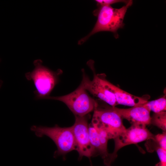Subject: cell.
Masks as SVG:
<instances>
[{"label": "cell", "mask_w": 166, "mask_h": 166, "mask_svg": "<svg viewBox=\"0 0 166 166\" xmlns=\"http://www.w3.org/2000/svg\"><path fill=\"white\" fill-rule=\"evenodd\" d=\"M132 3V0H129L127 4L119 9L113 8L111 6H98L93 12L97 17L95 25L89 34L78 41V44H82L92 35L101 31L111 32L114 34L116 38H118L119 35L117 31L124 26L123 20L125 15Z\"/></svg>", "instance_id": "obj_1"}, {"label": "cell", "mask_w": 166, "mask_h": 166, "mask_svg": "<svg viewBox=\"0 0 166 166\" xmlns=\"http://www.w3.org/2000/svg\"><path fill=\"white\" fill-rule=\"evenodd\" d=\"M96 100L91 123L106 132L109 139H114L126 129L122 118L114 109V107L101 103Z\"/></svg>", "instance_id": "obj_2"}, {"label": "cell", "mask_w": 166, "mask_h": 166, "mask_svg": "<svg viewBox=\"0 0 166 166\" xmlns=\"http://www.w3.org/2000/svg\"><path fill=\"white\" fill-rule=\"evenodd\" d=\"M35 66L31 72L26 73L25 77L28 81H33L35 90L34 91L36 100L45 99L48 97L59 81L62 71H53L42 65L41 60L34 61Z\"/></svg>", "instance_id": "obj_3"}, {"label": "cell", "mask_w": 166, "mask_h": 166, "mask_svg": "<svg viewBox=\"0 0 166 166\" xmlns=\"http://www.w3.org/2000/svg\"><path fill=\"white\" fill-rule=\"evenodd\" d=\"M31 130L38 137L46 136L51 139L57 148L54 156H64L69 152L76 150V145L71 127H61L58 125L49 127L33 125Z\"/></svg>", "instance_id": "obj_4"}, {"label": "cell", "mask_w": 166, "mask_h": 166, "mask_svg": "<svg viewBox=\"0 0 166 166\" xmlns=\"http://www.w3.org/2000/svg\"><path fill=\"white\" fill-rule=\"evenodd\" d=\"M45 99L61 101L68 107L75 116L83 117L94 110L96 101L90 96L81 83L72 92L65 95L49 96Z\"/></svg>", "instance_id": "obj_5"}, {"label": "cell", "mask_w": 166, "mask_h": 166, "mask_svg": "<svg viewBox=\"0 0 166 166\" xmlns=\"http://www.w3.org/2000/svg\"><path fill=\"white\" fill-rule=\"evenodd\" d=\"M88 115L83 117L75 116L74 123L71 126L76 143V150L78 153L80 160L83 156L90 159L91 157L96 156L90 140Z\"/></svg>", "instance_id": "obj_6"}, {"label": "cell", "mask_w": 166, "mask_h": 166, "mask_svg": "<svg viewBox=\"0 0 166 166\" xmlns=\"http://www.w3.org/2000/svg\"><path fill=\"white\" fill-rule=\"evenodd\" d=\"M140 124H132L131 126L114 139L115 148L110 153L112 161L117 157V151L122 148L129 144H136L148 140L153 139L154 136L146 127Z\"/></svg>", "instance_id": "obj_7"}, {"label": "cell", "mask_w": 166, "mask_h": 166, "mask_svg": "<svg viewBox=\"0 0 166 166\" xmlns=\"http://www.w3.org/2000/svg\"><path fill=\"white\" fill-rule=\"evenodd\" d=\"M88 64L93 71V78L92 80H90L85 73L84 70L82 69V78L81 83L86 90L93 95L109 105L115 107L118 104L115 96L104 85L101 80L99 74L95 73L93 61H90Z\"/></svg>", "instance_id": "obj_8"}, {"label": "cell", "mask_w": 166, "mask_h": 166, "mask_svg": "<svg viewBox=\"0 0 166 166\" xmlns=\"http://www.w3.org/2000/svg\"><path fill=\"white\" fill-rule=\"evenodd\" d=\"M99 76L104 85L114 95L118 105L136 107L142 106L148 101L149 97L148 96L139 97L132 94L108 81L104 73L99 74Z\"/></svg>", "instance_id": "obj_9"}, {"label": "cell", "mask_w": 166, "mask_h": 166, "mask_svg": "<svg viewBox=\"0 0 166 166\" xmlns=\"http://www.w3.org/2000/svg\"><path fill=\"white\" fill-rule=\"evenodd\" d=\"M114 108L122 119L127 120L132 124L146 126L150 124V112L143 106L128 109H121L116 107H114Z\"/></svg>", "instance_id": "obj_10"}, {"label": "cell", "mask_w": 166, "mask_h": 166, "mask_svg": "<svg viewBox=\"0 0 166 166\" xmlns=\"http://www.w3.org/2000/svg\"><path fill=\"white\" fill-rule=\"evenodd\" d=\"M89 130L90 141L95 151L96 156L100 155L103 159L105 164L109 166L112 163L110 153L103 148L96 129L90 124L89 125Z\"/></svg>", "instance_id": "obj_11"}, {"label": "cell", "mask_w": 166, "mask_h": 166, "mask_svg": "<svg viewBox=\"0 0 166 166\" xmlns=\"http://www.w3.org/2000/svg\"><path fill=\"white\" fill-rule=\"evenodd\" d=\"M142 106L150 112L152 111L154 113L165 111L166 110V95L157 99L148 101Z\"/></svg>", "instance_id": "obj_12"}, {"label": "cell", "mask_w": 166, "mask_h": 166, "mask_svg": "<svg viewBox=\"0 0 166 166\" xmlns=\"http://www.w3.org/2000/svg\"><path fill=\"white\" fill-rule=\"evenodd\" d=\"M150 124L157 127L164 132H166V112L154 113L151 117Z\"/></svg>", "instance_id": "obj_13"}, {"label": "cell", "mask_w": 166, "mask_h": 166, "mask_svg": "<svg viewBox=\"0 0 166 166\" xmlns=\"http://www.w3.org/2000/svg\"><path fill=\"white\" fill-rule=\"evenodd\" d=\"M94 127L96 128L97 130L100 140L103 148L105 150H107V143L109 139L107 133L103 129L100 128Z\"/></svg>", "instance_id": "obj_14"}, {"label": "cell", "mask_w": 166, "mask_h": 166, "mask_svg": "<svg viewBox=\"0 0 166 166\" xmlns=\"http://www.w3.org/2000/svg\"><path fill=\"white\" fill-rule=\"evenodd\" d=\"M157 142L159 147L166 150V133L164 132L162 134H159L154 136L152 140Z\"/></svg>", "instance_id": "obj_15"}, {"label": "cell", "mask_w": 166, "mask_h": 166, "mask_svg": "<svg viewBox=\"0 0 166 166\" xmlns=\"http://www.w3.org/2000/svg\"><path fill=\"white\" fill-rule=\"evenodd\" d=\"M129 0H96L97 6H110L111 4L118 2H124L127 4Z\"/></svg>", "instance_id": "obj_16"}, {"label": "cell", "mask_w": 166, "mask_h": 166, "mask_svg": "<svg viewBox=\"0 0 166 166\" xmlns=\"http://www.w3.org/2000/svg\"><path fill=\"white\" fill-rule=\"evenodd\" d=\"M158 155L161 163H166V150L158 146L156 148Z\"/></svg>", "instance_id": "obj_17"}, {"label": "cell", "mask_w": 166, "mask_h": 166, "mask_svg": "<svg viewBox=\"0 0 166 166\" xmlns=\"http://www.w3.org/2000/svg\"><path fill=\"white\" fill-rule=\"evenodd\" d=\"M156 166H166V163H162L160 162L156 165Z\"/></svg>", "instance_id": "obj_18"}, {"label": "cell", "mask_w": 166, "mask_h": 166, "mask_svg": "<svg viewBox=\"0 0 166 166\" xmlns=\"http://www.w3.org/2000/svg\"><path fill=\"white\" fill-rule=\"evenodd\" d=\"M2 81L0 80V88L1 87V86L2 85Z\"/></svg>", "instance_id": "obj_19"}, {"label": "cell", "mask_w": 166, "mask_h": 166, "mask_svg": "<svg viewBox=\"0 0 166 166\" xmlns=\"http://www.w3.org/2000/svg\"><path fill=\"white\" fill-rule=\"evenodd\" d=\"M109 166L108 165V166Z\"/></svg>", "instance_id": "obj_20"}]
</instances>
